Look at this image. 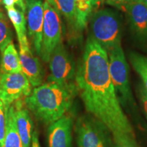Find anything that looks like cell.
Returning <instances> with one entry per match:
<instances>
[{"label": "cell", "mask_w": 147, "mask_h": 147, "mask_svg": "<svg viewBox=\"0 0 147 147\" xmlns=\"http://www.w3.org/2000/svg\"><path fill=\"white\" fill-rule=\"evenodd\" d=\"M75 84L87 113L105 125L112 135L136 138L111 80L107 51L91 36L76 71Z\"/></svg>", "instance_id": "obj_1"}, {"label": "cell", "mask_w": 147, "mask_h": 147, "mask_svg": "<svg viewBox=\"0 0 147 147\" xmlns=\"http://www.w3.org/2000/svg\"><path fill=\"white\" fill-rule=\"evenodd\" d=\"M77 93L76 84L63 86L48 81L35 87L23 100L37 120L49 125L66 115Z\"/></svg>", "instance_id": "obj_2"}, {"label": "cell", "mask_w": 147, "mask_h": 147, "mask_svg": "<svg viewBox=\"0 0 147 147\" xmlns=\"http://www.w3.org/2000/svg\"><path fill=\"white\" fill-rule=\"evenodd\" d=\"M89 21L91 37L106 51L121 45L122 27L115 12L109 9L97 10Z\"/></svg>", "instance_id": "obj_3"}, {"label": "cell", "mask_w": 147, "mask_h": 147, "mask_svg": "<svg viewBox=\"0 0 147 147\" xmlns=\"http://www.w3.org/2000/svg\"><path fill=\"white\" fill-rule=\"evenodd\" d=\"M110 74L121 106L131 107L135 104L129 80V66L121 45L107 51Z\"/></svg>", "instance_id": "obj_4"}, {"label": "cell", "mask_w": 147, "mask_h": 147, "mask_svg": "<svg viewBox=\"0 0 147 147\" xmlns=\"http://www.w3.org/2000/svg\"><path fill=\"white\" fill-rule=\"evenodd\" d=\"M74 129L78 147H115L109 129L89 114L78 118Z\"/></svg>", "instance_id": "obj_5"}, {"label": "cell", "mask_w": 147, "mask_h": 147, "mask_svg": "<svg viewBox=\"0 0 147 147\" xmlns=\"http://www.w3.org/2000/svg\"><path fill=\"white\" fill-rule=\"evenodd\" d=\"M62 23L59 13L47 1L44 2V24L40 57L49 62L51 55L62 42Z\"/></svg>", "instance_id": "obj_6"}, {"label": "cell", "mask_w": 147, "mask_h": 147, "mask_svg": "<svg viewBox=\"0 0 147 147\" xmlns=\"http://www.w3.org/2000/svg\"><path fill=\"white\" fill-rule=\"evenodd\" d=\"M49 62L51 75L48 81L63 86L75 84L74 63L62 42L59 44L53 51Z\"/></svg>", "instance_id": "obj_7"}, {"label": "cell", "mask_w": 147, "mask_h": 147, "mask_svg": "<svg viewBox=\"0 0 147 147\" xmlns=\"http://www.w3.org/2000/svg\"><path fill=\"white\" fill-rule=\"evenodd\" d=\"M32 84L23 72H0V98L7 108L32 93Z\"/></svg>", "instance_id": "obj_8"}, {"label": "cell", "mask_w": 147, "mask_h": 147, "mask_svg": "<svg viewBox=\"0 0 147 147\" xmlns=\"http://www.w3.org/2000/svg\"><path fill=\"white\" fill-rule=\"evenodd\" d=\"M28 35L36 54L40 55L44 24V2L42 0H26Z\"/></svg>", "instance_id": "obj_9"}, {"label": "cell", "mask_w": 147, "mask_h": 147, "mask_svg": "<svg viewBox=\"0 0 147 147\" xmlns=\"http://www.w3.org/2000/svg\"><path fill=\"white\" fill-rule=\"evenodd\" d=\"M19 58L22 72L32 84V87H37L42 84L44 72L39 59L31 50L29 42L19 45Z\"/></svg>", "instance_id": "obj_10"}, {"label": "cell", "mask_w": 147, "mask_h": 147, "mask_svg": "<svg viewBox=\"0 0 147 147\" xmlns=\"http://www.w3.org/2000/svg\"><path fill=\"white\" fill-rule=\"evenodd\" d=\"M74 119L65 115L48 128L49 147H71L72 142Z\"/></svg>", "instance_id": "obj_11"}, {"label": "cell", "mask_w": 147, "mask_h": 147, "mask_svg": "<svg viewBox=\"0 0 147 147\" xmlns=\"http://www.w3.org/2000/svg\"><path fill=\"white\" fill-rule=\"evenodd\" d=\"M12 106L14 108L16 127L23 146L24 147H31L34 133V122L30 115V112L26 108L23 100L17 101Z\"/></svg>", "instance_id": "obj_12"}, {"label": "cell", "mask_w": 147, "mask_h": 147, "mask_svg": "<svg viewBox=\"0 0 147 147\" xmlns=\"http://www.w3.org/2000/svg\"><path fill=\"white\" fill-rule=\"evenodd\" d=\"M127 14L132 28L140 37L147 39V6L141 3L131 2L121 8Z\"/></svg>", "instance_id": "obj_13"}, {"label": "cell", "mask_w": 147, "mask_h": 147, "mask_svg": "<svg viewBox=\"0 0 147 147\" xmlns=\"http://www.w3.org/2000/svg\"><path fill=\"white\" fill-rule=\"evenodd\" d=\"M0 72L7 74L22 72L19 54L12 42L9 43L1 51Z\"/></svg>", "instance_id": "obj_14"}, {"label": "cell", "mask_w": 147, "mask_h": 147, "mask_svg": "<svg viewBox=\"0 0 147 147\" xmlns=\"http://www.w3.org/2000/svg\"><path fill=\"white\" fill-rule=\"evenodd\" d=\"M5 10L7 11V14L11 23L15 29L18 45L29 42L27 37V21L25 16V12L15 6L8 7L5 8Z\"/></svg>", "instance_id": "obj_15"}, {"label": "cell", "mask_w": 147, "mask_h": 147, "mask_svg": "<svg viewBox=\"0 0 147 147\" xmlns=\"http://www.w3.org/2000/svg\"><path fill=\"white\" fill-rule=\"evenodd\" d=\"M76 21L75 27L82 31L87 27L92 11L93 10L92 0H74Z\"/></svg>", "instance_id": "obj_16"}, {"label": "cell", "mask_w": 147, "mask_h": 147, "mask_svg": "<svg viewBox=\"0 0 147 147\" xmlns=\"http://www.w3.org/2000/svg\"><path fill=\"white\" fill-rule=\"evenodd\" d=\"M4 147H24L22 140L16 129L14 121V108L10 106L8 112L7 127L5 134Z\"/></svg>", "instance_id": "obj_17"}, {"label": "cell", "mask_w": 147, "mask_h": 147, "mask_svg": "<svg viewBox=\"0 0 147 147\" xmlns=\"http://www.w3.org/2000/svg\"><path fill=\"white\" fill-rule=\"evenodd\" d=\"M129 59L134 70L142 80V87L147 91V57L138 53H131Z\"/></svg>", "instance_id": "obj_18"}, {"label": "cell", "mask_w": 147, "mask_h": 147, "mask_svg": "<svg viewBox=\"0 0 147 147\" xmlns=\"http://www.w3.org/2000/svg\"><path fill=\"white\" fill-rule=\"evenodd\" d=\"M50 4L62 14L71 24L75 25L76 14H75L74 0H51Z\"/></svg>", "instance_id": "obj_19"}, {"label": "cell", "mask_w": 147, "mask_h": 147, "mask_svg": "<svg viewBox=\"0 0 147 147\" xmlns=\"http://www.w3.org/2000/svg\"><path fill=\"white\" fill-rule=\"evenodd\" d=\"M12 42V33L6 17L0 18V51Z\"/></svg>", "instance_id": "obj_20"}, {"label": "cell", "mask_w": 147, "mask_h": 147, "mask_svg": "<svg viewBox=\"0 0 147 147\" xmlns=\"http://www.w3.org/2000/svg\"><path fill=\"white\" fill-rule=\"evenodd\" d=\"M8 109L0 98V147H4Z\"/></svg>", "instance_id": "obj_21"}, {"label": "cell", "mask_w": 147, "mask_h": 147, "mask_svg": "<svg viewBox=\"0 0 147 147\" xmlns=\"http://www.w3.org/2000/svg\"><path fill=\"white\" fill-rule=\"evenodd\" d=\"M115 147H139L136 138L125 134H116L113 135Z\"/></svg>", "instance_id": "obj_22"}, {"label": "cell", "mask_w": 147, "mask_h": 147, "mask_svg": "<svg viewBox=\"0 0 147 147\" xmlns=\"http://www.w3.org/2000/svg\"><path fill=\"white\" fill-rule=\"evenodd\" d=\"M132 0H106L105 3L113 6L117 7V8L121 9L123 6L127 3L131 2Z\"/></svg>", "instance_id": "obj_23"}, {"label": "cell", "mask_w": 147, "mask_h": 147, "mask_svg": "<svg viewBox=\"0 0 147 147\" xmlns=\"http://www.w3.org/2000/svg\"><path fill=\"white\" fill-rule=\"evenodd\" d=\"M140 97L141 102H142L143 109L147 117V91L144 88L142 87L140 89Z\"/></svg>", "instance_id": "obj_24"}, {"label": "cell", "mask_w": 147, "mask_h": 147, "mask_svg": "<svg viewBox=\"0 0 147 147\" xmlns=\"http://www.w3.org/2000/svg\"><path fill=\"white\" fill-rule=\"evenodd\" d=\"M32 147H41L40 144L38 135L36 131H34L32 135Z\"/></svg>", "instance_id": "obj_25"}, {"label": "cell", "mask_w": 147, "mask_h": 147, "mask_svg": "<svg viewBox=\"0 0 147 147\" xmlns=\"http://www.w3.org/2000/svg\"><path fill=\"white\" fill-rule=\"evenodd\" d=\"M106 0H92V3H93V9L98 8L101 5L105 3Z\"/></svg>", "instance_id": "obj_26"}, {"label": "cell", "mask_w": 147, "mask_h": 147, "mask_svg": "<svg viewBox=\"0 0 147 147\" xmlns=\"http://www.w3.org/2000/svg\"><path fill=\"white\" fill-rule=\"evenodd\" d=\"M132 1H135V2L141 3L147 6V0H132Z\"/></svg>", "instance_id": "obj_27"}, {"label": "cell", "mask_w": 147, "mask_h": 147, "mask_svg": "<svg viewBox=\"0 0 147 147\" xmlns=\"http://www.w3.org/2000/svg\"><path fill=\"white\" fill-rule=\"evenodd\" d=\"M3 17H5V16L4 12H3L2 7H1V3H0V18H3Z\"/></svg>", "instance_id": "obj_28"}, {"label": "cell", "mask_w": 147, "mask_h": 147, "mask_svg": "<svg viewBox=\"0 0 147 147\" xmlns=\"http://www.w3.org/2000/svg\"><path fill=\"white\" fill-rule=\"evenodd\" d=\"M20 1H21V2L22 3H23V4H25L26 5V0H20Z\"/></svg>", "instance_id": "obj_29"}, {"label": "cell", "mask_w": 147, "mask_h": 147, "mask_svg": "<svg viewBox=\"0 0 147 147\" xmlns=\"http://www.w3.org/2000/svg\"><path fill=\"white\" fill-rule=\"evenodd\" d=\"M45 1H47V2H48V3H51V0H45Z\"/></svg>", "instance_id": "obj_30"}]
</instances>
